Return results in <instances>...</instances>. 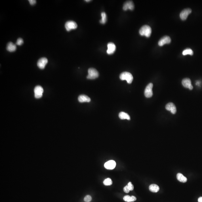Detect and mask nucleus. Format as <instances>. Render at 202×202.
Segmentation results:
<instances>
[{
    "label": "nucleus",
    "mask_w": 202,
    "mask_h": 202,
    "mask_svg": "<svg viewBox=\"0 0 202 202\" xmlns=\"http://www.w3.org/2000/svg\"><path fill=\"white\" fill-rule=\"evenodd\" d=\"M153 84L151 83L147 86L145 89V95L147 98H150L153 96L152 88Z\"/></svg>",
    "instance_id": "39448f33"
},
{
    "label": "nucleus",
    "mask_w": 202,
    "mask_h": 202,
    "mask_svg": "<svg viewBox=\"0 0 202 202\" xmlns=\"http://www.w3.org/2000/svg\"><path fill=\"white\" fill-rule=\"evenodd\" d=\"M48 62V60L46 58H42L38 61L37 65L39 68L41 69H44Z\"/></svg>",
    "instance_id": "6e6552de"
},
{
    "label": "nucleus",
    "mask_w": 202,
    "mask_h": 202,
    "mask_svg": "<svg viewBox=\"0 0 202 202\" xmlns=\"http://www.w3.org/2000/svg\"><path fill=\"white\" fill-rule=\"evenodd\" d=\"M116 166V162L113 160L109 161L106 162L104 165L105 168L108 170H113Z\"/></svg>",
    "instance_id": "f8f14e48"
},
{
    "label": "nucleus",
    "mask_w": 202,
    "mask_h": 202,
    "mask_svg": "<svg viewBox=\"0 0 202 202\" xmlns=\"http://www.w3.org/2000/svg\"><path fill=\"white\" fill-rule=\"evenodd\" d=\"M119 116L121 119H126L128 120H130V117L129 115L124 112H121L119 114Z\"/></svg>",
    "instance_id": "aec40b11"
},
{
    "label": "nucleus",
    "mask_w": 202,
    "mask_h": 202,
    "mask_svg": "<svg viewBox=\"0 0 202 202\" xmlns=\"http://www.w3.org/2000/svg\"><path fill=\"white\" fill-rule=\"evenodd\" d=\"M198 202H202V197H200L198 199Z\"/></svg>",
    "instance_id": "c85d7f7f"
},
{
    "label": "nucleus",
    "mask_w": 202,
    "mask_h": 202,
    "mask_svg": "<svg viewBox=\"0 0 202 202\" xmlns=\"http://www.w3.org/2000/svg\"><path fill=\"white\" fill-rule=\"evenodd\" d=\"M124 191L126 193H128L130 192V190L128 189L127 186H126V187H124Z\"/></svg>",
    "instance_id": "bb28decb"
},
{
    "label": "nucleus",
    "mask_w": 202,
    "mask_h": 202,
    "mask_svg": "<svg viewBox=\"0 0 202 202\" xmlns=\"http://www.w3.org/2000/svg\"><path fill=\"white\" fill-rule=\"evenodd\" d=\"M151 28L148 25H143L139 30V33L140 35L145 36L147 38L151 36Z\"/></svg>",
    "instance_id": "f257e3e1"
},
{
    "label": "nucleus",
    "mask_w": 202,
    "mask_h": 202,
    "mask_svg": "<svg viewBox=\"0 0 202 202\" xmlns=\"http://www.w3.org/2000/svg\"><path fill=\"white\" fill-rule=\"evenodd\" d=\"M103 184L106 186L111 185L112 184V181L110 178H107L104 180Z\"/></svg>",
    "instance_id": "5701e85b"
},
{
    "label": "nucleus",
    "mask_w": 202,
    "mask_h": 202,
    "mask_svg": "<svg viewBox=\"0 0 202 202\" xmlns=\"http://www.w3.org/2000/svg\"><path fill=\"white\" fill-rule=\"evenodd\" d=\"M127 186L130 191H132L133 190L134 186L131 182H129Z\"/></svg>",
    "instance_id": "a878e982"
},
{
    "label": "nucleus",
    "mask_w": 202,
    "mask_h": 202,
    "mask_svg": "<svg viewBox=\"0 0 202 202\" xmlns=\"http://www.w3.org/2000/svg\"><path fill=\"white\" fill-rule=\"evenodd\" d=\"M134 8V4L133 2L132 1H129L126 2L124 4L123 9L124 10H133Z\"/></svg>",
    "instance_id": "ddd939ff"
},
{
    "label": "nucleus",
    "mask_w": 202,
    "mask_h": 202,
    "mask_svg": "<svg viewBox=\"0 0 202 202\" xmlns=\"http://www.w3.org/2000/svg\"><path fill=\"white\" fill-rule=\"evenodd\" d=\"M116 47L115 44L113 43H109L107 44V54H112L114 53L116 50Z\"/></svg>",
    "instance_id": "4468645a"
},
{
    "label": "nucleus",
    "mask_w": 202,
    "mask_h": 202,
    "mask_svg": "<svg viewBox=\"0 0 202 202\" xmlns=\"http://www.w3.org/2000/svg\"><path fill=\"white\" fill-rule=\"evenodd\" d=\"M91 1V0H86V2H90V1Z\"/></svg>",
    "instance_id": "c756f323"
},
{
    "label": "nucleus",
    "mask_w": 202,
    "mask_h": 202,
    "mask_svg": "<svg viewBox=\"0 0 202 202\" xmlns=\"http://www.w3.org/2000/svg\"><path fill=\"white\" fill-rule=\"evenodd\" d=\"M6 49L8 51L10 52H13L15 51L17 49V46L13 44L12 42H10L7 44Z\"/></svg>",
    "instance_id": "dca6fc26"
},
{
    "label": "nucleus",
    "mask_w": 202,
    "mask_h": 202,
    "mask_svg": "<svg viewBox=\"0 0 202 202\" xmlns=\"http://www.w3.org/2000/svg\"><path fill=\"white\" fill-rule=\"evenodd\" d=\"M121 80H126L127 83L130 84L132 83L133 77L132 74L128 72H124L121 74L119 76Z\"/></svg>",
    "instance_id": "f03ea898"
},
{
    "label": "nucleus",
    "mask_w": 202,
    "mask_h": 202,
    "mask_svg": "<svg viewBox=\"0 0 202 202\" xmlns=\"http://www.w3.org/2000/svg\"><path fill=\"white\" fill-rule=\"evenodd\" d=\"M92 200V198L91 196L89 195H86L84 199V200L86 202H89L91 201Z\"/></svg>",
    "instance_id": "393cba45"
},
{
    "label": "nucleus",
    "mask_w": 202,
    "mask_h": 202,
    "mask_svg": "<svg viewBox=\"0 0 202 202\" xmlns=\"http://www.w3.org/2000/svg\"><path fill=\"white\" fill-rule=\"evenodd\" d=\"M65 27L67 31H69L76 29L78 25L74 21H69L66 23Z\"/></svg>",
    "instance_id": "20e7f679"
},
{
    "label": "nucleus",
    "mask_w": 202,
    "mask_h": 202,
    "mask_svg": "<svg viewBox=\"0 0 202 202\" xmlns=\"http://www.w3.org/2000/svg\"><path fill=\"white\" fill-rule=\"evenodd\" d=\"M166 108L167 111H170L172 114H174L177 111L176 107L174 104L172 103H170L167 104L166 106Z\"/></svg>",
    "instance_id": "9b49d317"
},
{
    "label": "nucleus",
    "mask_w": 202,
    "mask_h": 202,
    "mask_svg": "<svg viewBox=\"0 0 202 202\" xmlns=\"http://www.w3.org/2000/svg\"><path fill=\"white\" fill-rule=\"evenodd\" d=\"M78 101L81 103L84 102H90L91 101V99L88 96L85 95H81L79 96L78 98Z\"/></svg>",
    "instance_id": "2eb2a0df"
},
{
    "label": "nucleus",
    "mask_w": 202,
    "mask_h": 202,
    "mask_svg": "<svg viewBox=\"0 0 202 202\" xmlns=\"http://www.w3.org/2000/svg\"><path fill=\"white\" fill-rule=\"evenodd\" d=\"M192 12V10L190 8H187L183 10L180 14V17L182 20H185L188 17V15Z\"/></svg>",
    "instance_id": "0eeeda50"
},
{
    "label": "nucleus",
    "mask_w": 202,
    "mask_h": 202,
    "mask_svg": "<svg viewBox=\"0 0 202 202\" xmlns=\"http://www.w3.org/2000/svg\"><path fill=\"white\" fill-rule=\"evenodd\" d=\"M182 54L184 56H186V55H187V54L192 56L193 54V51L191 49L188 48V49H186L185 50H183V52H182Z\"/></svg>",
    "instance_id": "4be33fe9"
},
{
    "label": "nucleus",
    "mask_w": 202,
    "mask_h": 202,
    "mask_svg": "<svg viewBox=\"0 0 202 202\" xmlns=\"http://www.w3.org/2000/svg\"><path fill=\"white\" fill-rule=\"evenodd\" d=\"M29 3L31 5H34L36 4V1L35 0H29Z\"/></svg>",
    "instance_id": "cd10ccee"
},
{
    "label": "nucleus",
    "mask_w": 202,
    "mask_h": 202,
    "mask_svg": "<svg viewBox=\"0 0 202 202\" xmlns=\"http://www.w3.org/2000/svg\"><path fill=\"white\" fill-rule=\"evenodd\" d=\"M183 86L186 88H189L190 90H192L193 88V86L191 84V81L190 79L185 78L182 81Z\"/></svg>",
    "instance_id": "9d476101"
},
{
    "label": "nucleus",
    "mask_w": 202,
    "mask_h": 202,
    "mask_svg": "<svg viewBox=\"0 0 202 202\" xmlns=\"http://www.w3.org/2000/svg\"><path fill=\"white\" fill-rule=\"evenodd\" d=\"M177 178L178 180L182 183H185L187 181V179L182 174L179 173L177 175Z\"/></svg>",
    "instance_id": "a211bd4d"
},
{
    "label": "nucleus",
    "mask_w": 202,
    "mask_h": 202,
    "mask_svg": "<svg viewBox=\"0 0 202 202\" xmlns=\"http://www.w3.org/2000/svg\"><path fill=\"white\" fill-rule=\"evenodd\" d=\"M101 19L100 20V23L102 24H105L107 21V16L105 12H103L101 14Z\"/></svg>",
    "instance_id": "412c9836"
},
{
    "label": "nucleus",
    "mask_w": 202,
    "mask_h": 202,
    "mask_svg": "<svg viewBox=\"0 0 202 202\" xmlns=\"http://www.w3.org/2000/svg\"><path fill=\"white\" fill-rule=\"evenodd\" d=\"M149 189L151 192H157L159 190L158 186L156 184H152L149 187Z\"/></svg>",
    "instance_id": "f3484780"
},
{
    "label": "nucleus",
    "mask_w": 202,
    "mask_h": 202,
    "mask_svg": "<svg viewBox=\"0 0 202 202\" xmlns=\"http://www.w3.org/2000/svg\"><path fill=\"white\" fill-rule=\"evenodd\" d=\"M171 42V39L168 36H164L158 42L159 46H162L166 44H170Z\"/></svg>",
    "instance_id": "1a4fd4ad"
},
{
    "label": "nucleus",
    "mask_w": 202,
    "mask_h": 202,
    "mask_svg": "<svg viewBox=\"0 0 202 202\" xmlns=\"http://www.w3.org/2000/svg\"><path fill=\"white\" fill-rule=\"evenodd\" d=\"M44 90L40 86H37L34 89L35 96L36 99L40 98L42 96Z\"/></svg>",
    "instance_id": "423d86ee"
},
{
    "label": "nucleus",
    "mask_w": 202,
    "mask_h": 202,
    "mask_svg": "<svg viewBox=\"0 0 202 202\" xmlns=\"http://www.w3.org/2000/svg\"><path fill=\"white\" fill-rule=\"evenodd\" d=\"M136 197L134 196H132L131 197L129 195H126L124 196L123 198V200L124 201L127 202H134L136 200Z\"/></svg>",
    "instance_id": "6ab92c4d"
},
{
    "label": "nucleus",
    "mask_w": 202,
    "mask_h": 202,
    "mask_svg": "<svg viewBox=\"0 0 202 202\" xmlns=\"http://www.w3.org/2000/svg\"><path fill=\"white\" fill-rule=\"evenodd\" d=\"M23 44V39L21 38H19L17 39V42H16V44L18 45H21Z\"/></svg>",
    "instance_id": "b1692460"
},
{
    "label": "nucleus",
    "mask_w": 202,
    "mask_h": 202,
    "mask_svg": "<svg viewBox=\"0 0 202 202\" xmlns=\"http://www.w3.org/2000/svg\"><path fill=\"white\" fill-rule=\"evenodd\" d=\"M99 76L98 71L94 68H91L88 69V75L86 78L88 79H94L97 78Z\"/></svg>",
    "instance_id": "7ed1b4c3"
}]
</instances>
